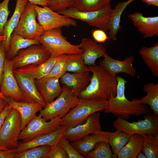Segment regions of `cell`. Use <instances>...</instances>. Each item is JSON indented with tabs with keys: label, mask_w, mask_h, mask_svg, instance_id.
<instances>
[{
	"label": "cell",
	"mask_w": 158,
	"mask_h": 158,
	"mask_svg": "<svg viewBox=\"0 0 158 158\" xmlns=\"http://www.w3.org/2000/svg\"><path fill=\"white\" fill-rule=\"evenodd\" d=\"M99 111L90 115L82 123L73 127H67L63 136L69 141L73 142L89 134L101 130Z\"/></svg>",
	"instance_id": "4fadbf2b"
},
{
	"label": "cell",
	"mask_w": 158,
	"mask_h": 158,
	"mask_svg": "<svg viewBox=\"0 0 158 158\" xmlns=\"http://www.w3.org/2000/svg\"><path fill=\"white\" fill-rule=\"evenodd\" d=\"M10 0H4L0 3V35H3L10 11L8 4Z\"/></svg>",
	"instance_id": "74e56055"
},
{
	"label": "cell",
	"mask_w": 158,
	"mask_h": 158,
	"mask_svg": "<svg viewBox=\"0 0 158 158\" xmlns=\"http://www.w3.org/2000/svg\"><path fill=\"white\" fill-rule=\"evenodd\" d=\"M51 147L49 145L34 147L17 154L15 158H47Z\"/></svg>",
	"instance_id": "e575fe53"
},
{
	"label": "cell",
	"mask_w": 158,
	"mask_h": 158,
	"mask_svg": "<svg viewBox=\"0 0 158 158\" xmlns=\"http://www.w3.org/2000/svg\"><path fill=\"white\" fill-rule=\"evenodd\" d=\"M99 65L114 75L120 73H126L132 77L135 76L137 71L133 66L134 57L130 56L122 61L114 59L108 55L104 56Z\"/></svg>",
	"instance_id": "2e32d148"
},
{
	"label": "cell",
	"mask_w": 158,
	"mask_h": 158,
	"mask_svg": "<svg viewBox=\"0 0 158 158\" xmlns=\"http://www.w3.org/2000/svg\"><path fill=\"white\" fill-rule=\"evenodd\" d=\"M73 0H48L47 6L57 12L73 7Z\"/></svg>",
	"instance_id": "f35d334b"
},
{
	"label": "cell",
	"mask_w": 158,
	"mask_h": 158,
	"mask_svg": "<svg viewBox=\"0 0 158 158\" xmlns=\"http://www.w3.org/2000/svg\"><path fill=\"white\" fill-rule=\"evenodd\" d=\"M143 61L150 71L152 75L158 78V42L153 46H144L138 51Z\"/></svg>",
	"instance_id": "4316f807"
},
{
	"label": "cell",
	"mask_w": 158,
	"mask_h": 158,
	"mask_svg": "<svg viewBox=\"0 0 158 158\" xmlns=\"http://www.w3.org/2000/svg\"><path fill=\"white\" fill-rule=\"evenodd\" d=\"M59 78L54 77H44L36 80L37 87L46 104L54 101L61 94L62 87Z\"/></svg>",
	"instance_id": "7402d4cb"
},
{
	"label": "cell",
	"mask_w": 158,
	"mask_h": 158,
	"mask_svg": "<svg viewBox=\"0 0 158 158\" xmlns=\"http://www.w3.org/2000/svg\"><path fill=\"white\" fill-rule=\"evenodd\" d=\"M92 35L94 40L98 43H104L109 39L103 30L98 29L93 30Z\"/></svg>",
	"instance_id": "b9f144b4"
},
{
	"label": "cell",
	"mask_w": 158,
	"mask_h": 158,
	"mask_svg": "<svg viewBox=\"0 0 158 158\" xmlns=\"http://www.w3.org/2000/svg\"><path fill=\"white\" fill-rule=\"evenodd\" d=\"M86 158H117L111 150L108 141H102L97 144L94 149L88 152Z\"/></svg>",
	"instance_id": "836d02e7"
},
{
	"label": "cell",
	"mask_w": 158,
	"mask_h": 158,
	"mask_svg": "<svg viewBox=\"0 0 158 158\" xmlns=\"http://www.w3.org/2000/svg\"><path fill=\"white\" fill-rule=\"evenodd\" d=\"M108 101L90 99H80L79 103L63 117L60 126L73 127L83 123L91 114L104 110Z\"/></svg>",
	"instance_id": "5b68a950"
},
{
	"label": "cell",
	"mask_w": 158,
	"mask_h": 158,
	"mask_svg": "<svg viewBox=\"0 0 158 158\" xmlns=\"http://www.w3.org/2000/svg\"><path fill=\"white\" fill-rule=\"evenodd\" d=\"M21 125L19 113L12 108L0 128V145L7 150L16 149L21 131Z\"/></svg>",
	"instance_id": "ba28073f"
},
{
	"label": "cell",
	"mask_w": 158,
	"mask_h": 158,
	"mask_svg": "<svg viewBox=\"0 0 158 158\" xmlns=\"http://www.w3.org/2000/svg\"><path fill=\"white\" fill-rule=\"evenodd\" d=\"M67 127L61 126L52 132L37 137L26 142L18 143L15 149L17 154L34 147L49 145L52 147L55 146L63 136Z\"/></svg>",
	"instance_id": "ac0fdd59"
},
{
	"label": "cell",
	"mask_w": 158,
	"mask_h": 158,
	"mask_svg": "<svg viewBox=\"0 0 158 158\" xmlns=\"http://www.w3.org/2000/svg\"><path fill=\"white\" fill-rule=\"evenodd\" d=\"M82 54H77L69 59L66 67L67 72L78 73L89 71V66L85 64Z\"/></svg>",
	"instance_id": "8d00e7d4"
},
{
	"label": "cell",
	"mask_w": 158,
	"mask_h": 158,
	"mask_svg": "<svg viewBox=\"0 0 158 158\" xmlns=\"http://www.w3.org/2000/svg\"><path fill=\"white\" fill-rule=\"evenodd\" d=\"M142 2L146 4L148 6H158V0H141Z\"/></svg>",
	"instance_id": "7dc6e473"
},
{
	"label": "cell",
	"mask_w": 158,
	"mask_h": 158,
	"mask_svg": "<svg viewBox=\"0 0 158 158\" xmlns=\"http://www.w3.org/2000/svg\"><path fill=\"white\" fill-rule=\"evenodd\" d=\"M36 18L33 4L28 1L12 33L19 35L28 39H37L44 31L37 21Z\"/></svg>",
	"instance_id": "30bf717a"
},
{
	"label": "cell",
	"mask_w": 158,
	"mask_h": 158,
	"mask_svg": "<svg viewBox=\"0 0 158 158\" xmlns=\"http://www.w3.org/2000/svg\"><path fill=\"white\" fill-rule=\"evenodd\" d=\"M130 135L118 130L111 132L108 142L112 148V152L117 157L118 153L128 142Z\"/></svg>",
	"instance_id": "d6a6232c"
},
{
	"label": "cell",
	"mask_w": 158,
	"mask_h": 158,
	"mask_svg": "<svg viewBox=\"0 0 158 158\" xmlns=\"http://www.w3.org/2000/svg\"><path fill=\"white\" fill-rule=\"evenodd\" d=\"M80 99L71 89L63 85L62 91L57 98L40 111L39 116L46 121L56 117L61 118L75 106Z\"/></svg>",
	"instance_id": "277c9868"
},
{
	"label": "cell",
	"mask_w": 158,
	"mask_h": 158,
	"mask_svg": "<svg viewBox=\"0 0 158 158\" xmlns=\"http://www.w3.org/2000/svg\"><path fill=\"white\" fill-rule=\"evenodd\" d=\"M14 74L25 101L39 103L42 105L43 108L44 107L46 104L37 87L34 80L19 73Z\"/></svg>",
	"instance_id": "44dd1931"
},
{
	"label": "cell",
	"mask_w": 158,
	"mask_h": 158,
	"mask_svg": "<svg viewBox=\"0 0 158 158\" xmlns=\"http://www.w3.org/2000/svg\"><path fill=\"white\" fill-rule=\"evenodd\" d=\"M17 154L16 150H0V158H15Z\"/></svg>",
	"instance_id": "ee69618b"
},
{
	"label": "cell",
	"mask_w": 158,
	"mask_h": 158,
	"mask_svg": "<svg viewBox=\"0 0 158 158\" xmlns=\"http://www.w3.org/2000/svg\"><path fill=\"white\" fill-rule=\"evenodd\" d=\"M137 158H147L146 155L142 152H141L138 155Z\"/></svg>",
	"instance_id": "681fc988"
},
{
	"label": "cell",
	"mask_w": 158,
	"mask_h": 158,
	"mask_svg": "<svg viewBox=\"0 0 158 158\" xmlns=\"http://www.w3.org/2000/svg\"><path fill=\"white\" fill-rule=\"evenodd\" d=\"M6 51L2 42H0V89L3 78Z\"/></svg>",
	"instance_id": "7bdbcfd3"
},
{
	"label": "cell",
	"mask_w": 158,
	"mask_h": 158,
	"mask_svg": "<svg viewBox=\"0 0 158 158\" xmlns=\"http://www.w3.org/2000/svg\"><path fill=\"white\" fill-rule=\"evenodd\" d=\"M111 133L101 130L72 142L71 144L79 153L85 158L87 154L92 150L98 142L108 141V137Z\"/></svg>",
	"instance_id": "603a6c76"
},
{
	"label": "cell",
	"mask_w": 158,
	"mask_h": 158,
	"mask_svg": "<svg viewBox=\"0 0 158 158\" xmlns=\"http://www.w3.org/2000/svg\"><path fill=\"white\" fill-rule=\"evenodd\" d=\"M143 90L146 95L140 99L141 103L148 105L153 113L158 115V84L148 83L144 86Z\"/></svg>",
	"instance_id": "f546056e"
},
{
	"label": "cell",
	"mask_w": 158,
	"mask_h": 158,
	"mask_svg": "<svg viewBox=\"0 0 158 158\" xmlns=\"http://www.w3.org/2000/svg\"><path fill=\"white\" fill-rule=\"evenodd\" d=\"M126 83L123 79L117 80L116 95L108 101L104 110V112L126 120L131 115L138 116L150 113V109L146 105L141 104L140 99H135L130 101L127 99L125 95Z\"/></svg>",
	"instance_id": "7a4b0ae2"
},
{
	"label": "cell",
	"mask_w": 158,
	"mask_h": 158,
	"mask_svg": "<svg viewBox=\"0 0 158 158\" xmlns=\"http://www.w3.org/2000/svg\"><path fill=\"white\" fill-rule=\"evenodd\" d=\"M67 158L66 153L59 142L55 146L51 147L47 155V158Z\"/></svg>",
	"instance_id": "60d3db41"
},
{
	"label": "cell",
	"mask_w": 158,
	"mask_h": 158,
	"mask_svg": "<svg viewBox=\"0 0 158 158\" xmlns=\"http://www.w3.org/2000/svg\"><path fill=\"white\" fill-rule=\"evenodd\" d=\"M92 73L90 83L78 95L80 99L107 101L116 93V75L100 65L89 66Z\"/></svg>",
	"instance_id": "6da1fadb"
},
{
	"label": "cell",
	"mask_w": 158,
	"mask_h": 158,
	"mask_svg": "<svg viewBox=\"0 0 158 158\" xmlns=\"http://www.w3.org/2000/svg\"><path fill=\"white\" fill-rule=\"evenodd\" d=\"M28 2V0H16L13 14L11 18L7 21L5 26L3 35L5 38L2 42L6 52L8 49L11 35L18 25L21 16Z\"/></svg>",
	"instance_id": "d4e9b609"
},
{
	"label": "cell",
	"mask_w": 158,
	"mask_h": 158,
	"mask_svg": "<svg viewBox=\"0 0 158 158\" xmlns=\"http://www.w3.org/2000/svg\"><path fill=\"white\" fill-rule=\"evenodd\" d=\"M50 57L49 54L40 44L31 45L19 51L11 60L13 69L42 63Z\"/></svg>",
	"instance_id": "7c38bea8"
},
{
	"label": "cell",
	"mask_w": 158,
	"mask_h": 158,
	"mask_svg": "<svg viewBox=\"0 0 158 158\" xmlns=\"http://www.w3.org/2000/svg\"><path fill=\"white\" fill-rule=\"evenodd\" d=\"M0 150H8L7 149H6L2 147H1V146L0 145Z\"/></svg>",
	"instance_id": "f5cc1de1"
},
{
	"label": "cell",
	"mask_w": 158,
	"mask_h": 158,
	"mask_svg": "<svg viewBox=\"0 0 158 158\" xmlns=\"http://www.w3.org/2000/svg\"><path fill=\"white\" fill-rule=\"evenodd\" d=\"M0 97L6 101V97L2 93L0 90Z\"/></svg>",
	"instance_id": "f907efd6"
},
{
	"label": "cell",
	"mask_w": 158,
	"mask_h": 158,
	"mask_svg": "<svg viewBox=\"0 0 158 158\" xmlns=\"http://www.w3.org/2000/svg\"><path fill=\"white\" fill-rule=\"evenodd\" d=\"M59 142L65 151L69 158H85L69 143V141L63 136L60 138Z\"/></svg>",
	"instance_id": "ab89813d"
},
{
	"label": "cell",
	"mask_w": 158,
	"mask_h": 158,
	"mask_svg": "<svg viewBox=\"0 0 158 158\" xmlns=\"http://www.w3.org/2000/svg\"><path fill=\"white\" fill-rule=\"evenodd\" d=\"M38 22L44 31L63 27H75L76 21L73 18L59 14L47 6L40 7L33 4Z\"/></svg>",
	"instance_id": "9c48e42d"
},
{
	"label": "cell",
	"mask_w": 158,
	"mask_h": 158,
	"mask_svg": "<svg viewBox=\"0 0 158 158\" xmlns=\"http://www.w3.org/2000/svg\"><path fill=\"white\" fill-rule=\"evenodd\" d=\"M111 0H73V7L82 11L100 10L111 4Z\"/></svg>",
	"instance_id": "4dcf8cb0"
},
{
	"label": "cell",
	"mask_w": 158,
	"mask_h": 158,
	"mask_svg": "<svg viewBox=\"0 0 158 158\" xmlns=\"http://www.w3.org/2000/svg\"><path fill=\"white\" fill-rule=\"evenodd\" d=\"M11 60L6 57L0 91L6 97H10L18 101H25L13 72Z\"/></svg>",
	"instance_id": "5bb4252c"
},
{
	"label": "cell",
	"mask_w": 158,
	"mask_h": 158,
	"mask_svg": "<svg viewBox=\"0 0 158 158\" xmlns=\"http://www.w3.org/2000/svg\"><path fill=\"white\" fill-rule=\"evenodd\" d=\"M113 127L118 130L131 135L138 134H158V115L149 113L143 120L130 122L120 117L114 121Z\"/></svg>",
	"instance_id": "52a82bcc"
},
{
	"label": "cell",
	"mask_w": 158,
	"mask_h": 158,
	"mask_svg": "<svg viewBox=\"0 0 158 158\" xmlns=\"http://www.w3.org/2000/svg\"><path fill=\"white\" fill-rule=\"evenodd\" d=\"M143 138L142 152L147 158H158V134H145Z\"/></svg>",
	"instance_id": "1f68e13d"
},
{
	"label": "cell",
	"mask_w": 158,
	"mask_h": 158,
	"mask_svg": "<svg viewBox=\"0 0 158 158\" xmlns=\"http://www.w3.org/2000/svg\"><path fill=\"white\" fill-rule=\"evenodd\" d=\"M113 9L111 4L97 11H82L72 7L56 12L75 19L87 23L105 32L108 30V26Z\"/></svg>",
	"instance_id": "8992f818"
},
{
	"label": "cell",
	"mask_w": 158,
	"mask_h": 158,
	"mask_svg": "<svg viewBox=\"0 0 158 158\" xmlns=\"http://www.w3.org/2000/svg\"><path fill=\"white\" fill-rule=\"evenodd\" d=\"M61 118L56 117L49 121L36 115L21 130L18 140L25 142L40 135L52 132L60 127Z\"/></svg>",
	"instance_id": "8fae6325"
},
{
	"label": "cell",
	"mask_w": 158,
	"mask_h": 158,
	"mask_svg": "<svg viewBox=\"0 0 158 158\" xmlns=\"http://www.w3.org/2000/svg\"><path fill=\"white\" fill-rule=\"evenodd\" d=\"M29 2L32 4L42 6H47L48 0H28Z\"/></svg>",
	"instance_id": "bcb514c9"
},
{
	"label": "cell",
	"mask_w": 158,
	"mask_h": 158,
	"mask_svg": "<svg viewBox=\"0 0 158 158\" xmlns=\"http://www.w3.org/2000/svg\"><path fill=\"white\" fill-rule=\"evenodd\" d=\"M91 75L89 71L70 73L66 72L60 78L61 83L71 89L78 96L90 83Z\"/></svg>",
	"instance_id": "cb8c5ba5"
},
{
	"label": "cell",
	"mask_w": 158,
	"mask_h": 158,
	"mask_svg": "<svg viewBox=\"0 0 158 158\" xmlns=\"http://www.w3.org/2000/svg\"><path fill=\"white\" fill-rule=\"evenodd\" d=\"M79 45L83 52L82 58L87 66L95 65L97 59L108 55L106 47L91 38H83Z\"/></svg>",
	"instance_id": "d6986e66"
},
{
	"label": "cell",
	"mask_w": 158,
	"mask_h": 158,
	"mask_svg": "<svg viewBox=\"0 0 158 158\" xmlns=\"http://www.w3.org/2000/svg\"><path fill=\"white\" fill-rule=\"evenodd\" d=\"M5 37L3 35H0V42H2L5 39Z\"/></svg>",
	"instance_id": "816d5d0a"
},
{
	"label": "cell",
	"mask_w": 158,
	"mask_h": 158,
	"mask_svg": "<svg viewBox=\"0 0 158 158\" xmlns=\"http://www.w3.org/2000/svg\"><path fill=\"white\" fill-rule=\"evenodd\" d=\"M135 0H128L119 2L113 9L108 28L110 39L114 41L116 40L117 34L121 27L120 23L122 15L126 7Z\"/></svg>",
	"instance_id": "484cf974"
},
{
	"label": "cell",
	"mask_w": 158,
	"mask_h": 158,
	"mask_svg": "<svg viewBox=\"0 0 158 158\" xmlns=\"http://www.w3.org/2000/svg\"><path fill=\"white\" fill-rule=\"evenodd\" d=\"M143 141L142 135H130L128 142L118 153L117 158H137L139 153L142 151Z\"/></svg>",
	"instance_id": "83f0119b"
},
{
	"label": "cell",
	"mask_w": 158,
	"mask_h": 158,
	"mask_svg": "<svg viewBox=\"0 0 158 158\" xmlns=\"http://www.w3.org/2000/svg\"><path fill=\"white\" fill-rule=\"evenodd\" d=\"M37 39L49 54L50 57L83 53L79 44H73L67 41L60 28L44 31Z\"/></svg>",
	"instance_id": "3957f363"
},
{
	"label": "cell",
	"mask_w": 158,
	"mask_h": 158,
	"mask_svg": "<svg viewBox=\"0 0 158 158\" xmlns=\"http://www.w3.org/2000/svg\"><path fill=\"white\" fill-rule=\"evenodd\" d=\"M37 39H28L21 35L12 33L10 40L7 55L8 59L12 60L21 50L34 44H39Z\"/></svg>",
	"instance_id": "f1b7e54d"
},
{
	"label": "cell",
	"mask_w": 158,
	"mask_h": 158,
	"mask_svg": "<svg viewBox=\"0 0 158 158\" xmlns=\"http://www.w3.org/2000/svg\"><path fill=\"white\" fill-rule=\"evenodd\" d=\"M63 55L50 57L44 62L40 64H31L14 69L13 73L22 75L34 80L41 79L49 74L57 61Z\"/></svg>",
	"instance_id": "9a60e30c"
},
{
	"label": "cell",
	"mask_w": 158,
	"mask_h": 158,
	"mask_svg": "<svg viewBox=\"0 0 158 158\" xmlns=\"http://www.w3.org/2000/svg\"><path fill=\"white\" fill-rule=\"evenodd\" d=\"M128 17L144 38L158 36V16L146 17L142 13L135 12L129 14Z\"/></svg>",
	"instance_id": "e0dca14e"
},
{
	"label": "cell",
	"mask_w": 158,
	"mask_h": 158,
	"mask_svg": "<svg viewBox=\"0 0 158 158\" xmlns=\"http://www.w3.org/2000/svg\"><path fill=\"white\" fill-rule=\"evenodd\" d=\"M12 108L8 104L0 114V128L2 126L5 119Z\"/></svg>",
	"instance_id": "f6af8a7d"
},
{
	"label": "cell",
	"mask_w": 158,
	"mask_h": 158,
	"mask_svg": "<svg viewBox=\"0 0 158 158\" xmlns=\"http://www.w3.org/2000/svg\"><path fill=\"white\" fill-rule=\"evenodd\" d=\"M77 54H64L59 60L46 77H54L59 78L66 72L68 60Z\"/></svg>",
	"instance_id": "d590c367"
},
{
	"label": "cell",
	"mask_w": 158,
	"mask_h": 158,
	"mask_svg": "<svg viewBox=\"0 0 158 158\" xmlns=\"http://www.w3.org/2000/svg\"><path fill=\"white\" fill-rule=\"evenodd\" d=\"M9 105L16 110L21 118V130H23L36 116L37 112L43 109L40 104L25 101H18L10 97H6Z\"/></svg>",
	"instance_id": "ffe728a7"
},
{
	"label": "cell",
	"mask_w": 158,
	"mask_h": 158,
	"mask_svg": "<svg viewBox=\"0 0 158 158\" xmlns=\"http://www.w3.org/2000/svg\"><path fill=\"white\" fill-rule=\"evenodd\" d=\"M8 104L6 100L0 97V114Z\"/></svg>",
	"instance_id": "c3c4849f"
}]
</instances>
